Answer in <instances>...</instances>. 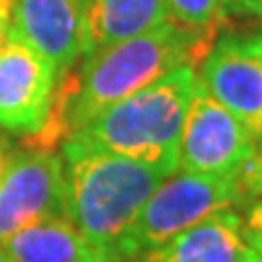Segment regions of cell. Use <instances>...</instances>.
Wrapping results in <instances>:
<instances>
[{"mask_svg":"<svg viewBox=\"0 0 262 262\" xmlns=\"http://www.w3.org/2000/svg\"><path fill=\"white\" fill-rule=\"evenodd\" d=\"M8 262H117L95 248L68 216H49L3 243Z\"/></svg>","mask_w":262,"mask_h":262,"instance_id":"11","label":"cell"},{"mask_svg":"<svg viewBox=\"0 0 262 262\" xmlns=\"http://www.w3.org/2000/svg\"><path fill=\"white\" fill-rule=\"evenodd\" d=\"M66 216L75 228L119 262L117 243L122 241L141 206L175 168L126 158L107 150L78 148L63 143Z\"/></svg>","mask_w":262,"mask_h":262,"instance_id":"2","label":"cell"},{"mask_svg":"<svg viewBox=\"0 0 262 262\" xmlns=\"http://www.w3.org/2000/svg\"><path fill=\"white\" fill-rule=\"evenodd\" d=\"M10 34L41 54L63 78L83 58L85 12L78 0H12Z\"/></svg>","mask_w":262,"mask_h":262,"instance_id":"9","label":"cell"},{"mask_svg":"<svg viewBox=\"0 0 262 262\" xmlns=\"http://www.w3.org/2000/svg\"><path fill=\"white\" fill-rule=\"evenodd\" d=\"M245 238L257 255H262V202H255L248 209V216L243 219Z\"/></svg>","mask_w":262,"mask_h":262,"instance_id":"15","label":"cell"},{"mask_svg":"<svg viewBox=\"0 0 262 262\" xmlns=\"http://www.w3.org/2000/svg\"><path fill=\"white\" fill-rule=\"evenodd\" d=\"M10 19H12V0H0V49L8 39Z\"/></svg>","mask_w":262,"mask_h":262,"instance_id":"17","label":"cell"},{"mask_svg":"<svg viewBox=\"0 0 262 262\" xmlns=\"http://www.w3.org/2000/svg\"><path fill=\"white\" fill-rule=\"evenodd\" d=\"M0 262H8V255H5V250L0 248Z\"/></svg>","mask_w":262,"mask_h":262,"instance_id":"21","label":"cell"},{"mask_svg":"<svg viewBox=\"0 0 262 262\" xmlns=\"http://www.w3.org/2000/svg\"><path fill=\"white\" fill-rule=\"evenodd\" d=\"M168 19L170 15L163 0H93L85 17L83 58L100 49L139 37Z\"/></svg>","mask_w":262,"mask_h":262,"instance_id":"12","label":"cell"},{"mask_svg":"<svg viewBox=\"0 0 262 262\" xmlns=\"http://www.w3.org/2000/svg\"><path fill=\"white\" fill-rule=\"evenodd\" d=\"M163 3L172 22L194 32L219 34V27L226 19L219 0H163Z\"/></svg>","mask_w":262,"mask_h":262,"instance_id":"13","label":"cell"},{"mask_svg":"<svg viewBox=\"0 0 262 262\" xmlns=\"http://www.w3.org/2000/svg\"><path fill=\"white\" fill-rule=\"evenodd\" d=\"M224 17H262V0H219Z\"/></svg>","mask_w":262,"mask_h":262,"instance_id":"16","label":"cell"},{"mask_svg":"<svg viewBox=\"0 0 262 262\" xmlns=\"http://www.w3.org/2000/svg\"><path fill=\"white\" fill-rule=\"evenodd\" d=\"M78 3H80V8H83L85 17H88V10H90V5H93V0H78Z\"/></svg>","mask_w":262,"mask_h":262,"instance_id":"19","label":"cell"},{"mask_svg":"<svg viewBox=\"0 0 262 262\" xmlns=\"http://www.w3.org/2000/svg\"><path fill=\"white\" fill-rule=\"evenodd\" d=\"M196 68L206 93L262 136V32L219 37Z\"/></svg>","mask_w":262,"mask_h":262,"instance_id":"8","label":"cell"},{"mask_svg":"<svg viewBox=\"0 0 262 262\" xmlns=\"http://www.w3.org/2000/svg\"><path fill=\"white\" fill-rule=\"evenodd\" d=\"M58 80L47 58L8 32L0 49V131L44 134L54 114Z\"/></svg>","mask_w":262,"mask_h":262,"instance_id":"7","label":"cell"},{"mask_svg":"<svg viewBox=\"0 0 262 262\" xmlns=\"http://www.w3.org/2000/svg\"><path fill=\"white\" fill-rule=\"evenodd\" d=\"M245 196L248 194L241 172L233 178H221L175 170L146 199L122 241L117 243L119 262H134L180 231L199 224L209 214L241 204Z\"/></svg>","mask_w":262,"mask_h":262,"instance_id":"4","label":"cell"},{"mask_svg":"<svg viewBox=\"0 0 262 262\" xmlns=\"http://www.w3.org/2000/svg\"><path fill=\"white\" fill-rule=\"evenodd\" d=\"M10 153H12V146H10L8 136L0 131V175H3V168H5V163H8Z\"/></svg>","mask_w":262,"mask_h":262,"instance_id":"18","label":"cell"},{"mask_svg":"<svg viewBox=\"0 0 262 262\" xmlns=\"http://www.w3.org/2000/svg\"><path fill=\"white\" fill-rule=\"evenodd\" d=\"M255 255L233 206L219 209L134 262H248Z\"/></svg>","mask_w":262,"mask_h":262,"instance_id":"10","label":"cell"},{"mask_svg":"<svg viewBox=\"0 0 262 262\" xmlns=\"http://www.w3.org/2000/svg\"><path fill=\"white\" fill-rule=\"evenodd\" d=\"M257 139L260 136L255 131L216 102L196 80L180 134L178 170L233 178L255 156Z\"/></svg>","mask_w":262,"mask_h":262,"instance_id":"5","label":"cell"},{"mask_svg":"<svg viewBox=\"0 0 262 262\" xmlns=\"http://www.w3.org/2000/svg\"><path fill=\"white\" fill-rule=\"evenodd\" d=\"M49 216H66L63 156L49 146L12 148L0 175V248Z\"/></svg>","mask_w":262,"mask_h":262,"instance_id":"6","label":"cell"},{"mask_svg":"<svg viewBox=\"0 0 262 262\" xmlns=\"http://www.w3.org/2000/svg\"><path fill=\"white\" fill-rule=\"evenodd\" d=\"M241 180H243L245 194H262V136H260L255 156L241 170Z\"/></svg>","mask_w":262,"mask_h":262,"instance_id":"14","label":"cell"},{"mask_svg":"<svg viewBox=\"0 0 262 262\" xmlns=\"http://www.w3.org/2000/svg\"><path fill=\"white\" fill-rule=\"evenodd\" d=\"M248 262H262V255H257V253H255V255H253V257H250V260H248Z\"/></svg>","mask_w":262,"mask_h":262,"instance_id":"20","label":"cell"},{"mask_svg":"<svg viewBox=\"0 0 262 262\" xmlns=\"http://www.w3.org/2000/svg\"><path fill=\"white\" fill-rule=\"evenodd\" d=\"M216 39V34L194 32L168 19L139 37L95 51L83 58V68L75 75L71 90H66L58 80L49 126L58 122V134L68 136L107 107L160 80L163 75L182 66L196 68Z\"/></svg>","mask_w":262,"mask_h":262,"instance_id":"1","label":"cell"},{"mask_svg":"<svg viewBox=\"0 0 262 262\" xmlns=\"http://www.w3.org/2000/svg\"><path fill=\"white\" fill-rule=\"evenodd\" d=\"M194 88L196 68L182 66L107 107L71 131L63 143L178 170V143Z\"/></svg>","mask_w":262,"mask_h":262,"instance_id":"3","label":"cell"}]
</instances>
